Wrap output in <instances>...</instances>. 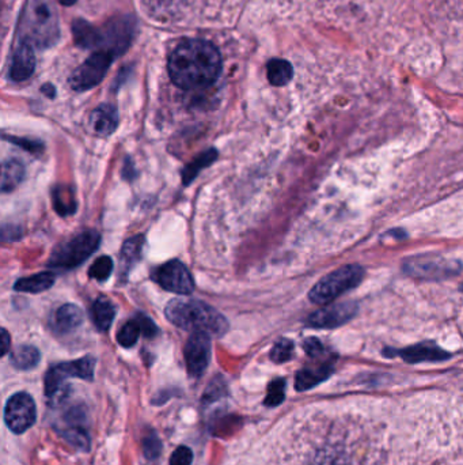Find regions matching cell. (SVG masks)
I'll return each mask as SVG.
<instances>
[{
    "instance_id": "4",
    "label": "cell",
    "mask_w": 463,
    "mask_h": 465,
    "mask_svg": "<svg viewBox=\"0 0 463 465\" xmlns=\"http://www.w3.org/2000/svg\"><path fill=\"white\" fill-rule=\"evenodd\" d=\"M100 233L94 230L83 231L63 242L52 253L49 266L52 268L72 269L81 266L100 247Z\"/></svg>"
},
{
    "instance_id": "33",
    "label": "cell",
    "mask_w": 463,
    "mask_h": 465,
    "mask_svg": "<svg viewBox=\"0 0 463 465\" xmlns=\"http://www.w3.org/2000/svg\"><path fill=\"white\" fill-rule=\"evenodd\" d=\"M304 348L310 356H318L323 353V343L315 339V337H310V339L304 340Z\"/></svg>"
},
{
    "instance_id": "25",
    "label": "cell",
    "mask_w": 463,
    "mask_h": 465,
    "mask_svg": "<svg viewBox=\"0 0 463 465\" xmlns=\"http://www.w3.org/2000/svg\"><path fill=\"white\" fill-rule=\"evenodd\" d=\"M73 37H75L76 44L83 46V48H92L97 45L100 41V34L92 24H86L83 21H78L73 24Z\"/></svg>"
},
{
    "instance_id": "3",
    "label": "cell",
    "mask_w": 463,
    "mask_h": 465,
    "mask_svg": "<svg viewBox=\"0 0 463 465\" xmlns=\"http://www.w3.org/2000/svg\"><path fill=\"white\" fill-rule=\"evenodd\" d=\"M364 269L361 266H344L331 272L320 280L309 293L310 301L315 305L331 304L342 294L361 285Z\"/></svg>"
},
{
    "instance_id": "17",
    "label": "cell",
    "mask_w": 463,
    "mask_h": 465,
    "mask_svg": "<svg viewBox=\"0 0 463 465\" xmlns=\"http://www.w3.org/2000/svg\"><path fill=\"white\" fill-rule=\"evenodd\" d=\"M56 282V276L52 272H40V274L33 275V276L24 277L15 283L14 288L21 293H43L49 290Z\"/></svg>"
},
{
    "instance_id": "9",
    "label": "cell",
    "mask_w": 463,
    "mask_h": 465,
    "mask_svg": "<svg viewBox=\"0 0 463 465\" xmlns=\"http://www.w3.org/2000/svg\"><path fill=\"white\" fill-rule=\"evenodd\" d=\"M95 359L92 356H84L78 361L67 362L57 364L49 370L45 378V389L48 396H53L59 392L63 381L68 377H79L83 380H92L94 377Z\"/></svg>"
},
{
    "instance_id": "6",
    "label": "cell",
    "mask_w": 463,
    "mask_h": 465,
    "mask_svg": "<svg viewBox=\"0 0 463 465\" xmlns=\"http://www.w3.org/2000/svg\"><path fill=\"white\" fill-rule=\"evenodd\" d=\"M111 60L113 57H111V52H98V53L92 54L71 75V87L76 92H84V90L97 86L108 73Z\"/></svg>"
},
{
    "instance_id": "34",
    "label": "cell",
    "mask_w": 463,
    "mask_h": 465,
    "mask_svg": "<svg viewBox=\"0 0 463 465\" xmlns=\"http://www.w3.org/2000/svg\"><path fill=\"white\" fill-rule=\"evenodd\" d=\"M10 348V334H8L7 329H2V355L5 356L8 353Z\"/></svg>"
},
{
    "instance_id": "19",
    "label": "cell",
    "mask_w": 463,
    "mask_h": 465,
    "mask_svg": "<svg viewBox=\"0 0 463 465\" xmlns=\"http://www.w3.org/2000/svg\"><path fill=\"white\" fill-rule=\"evenodd\" d=\"M144 241H146L144 236H140V234H139V236L127 239V241L124 242V245H122L121 253H120V255H121V266L124 275L128 274V272L130 271V268H132V266L140 260L141 252H143L144 247Z\"/></svg>"
},
{
    "instance_id": "36",
    "label": "cell",
    "mask_w": 463,
    "mask_h": 465,
    "mask_svg": "<svg viewBox=\"0 0 463 465\" xmlns=\"http://www.w3.org/2000/svg\"><path fill=\"white\" fill-rule=\"evenodd\" d=\"M57 2H59L60 5H72L73 3L76 2V0H57Z\"/></svg>"
},
{
    "instance_id": "13",
    "label": "cell",
    "mask_w": 463,
    "mask_h": 465,
    "mask_svg": "<svg viewBox=\"0 0 463 465\" xmlns=\"http://www.w3.org/2000/svg\"><path fill=\"white\" fill-rule=\"evenodd\" d=\"M119 125V111L111 103H102L90 116V127L101 136H109Z\"/></svg>"
},
{
    "instance_id": "2",
    "label": "cell",
    "mask_w": 463,
    "mask_h": 465,
    "mask_svg": "<svg viewBox=\"0 0 463 465\" xmlns=\"http://www.w3.org/2000/svg\"><path fill=\"white\" fill-rule=\"evenodd\" d=\"M166 317L185 331L206 332L222 336L228 329L227 318L211 305L198 299L174 298L166 305Z\"/></svg>"
},
{
    "instance_id": "18",
    "label": "cell",
    "mask_w": 463,
    "mask_h": 465,
    "mask_svg": "<svg viewBox=\"0 0 463 465\" xmlns=\"http://www.w3.org/2000/svg\"><path fill=\"white\" fill-rule=\"evenodd\" d=\"M116 315V307L111 304V299L101 296L94 302L92 307V317L95 326L100 331L105 332L111 328Z\"/></svg>"
},
{
    "instance_id": "7",
    "label": "cell",
    "mask_w": 463,
    "mask_h": 465,
    "mask_svg": "<svg viewBox=\"0 0 463 465\" xmlns=\"http://www.w3.org/2000/svg\"><path fill=\"white\" fill-rule=\"evenodd\" d=\"M152 280L170 293L188 295L195 290V282L189 269L178 260H171L155 269Z\"/></svg>"
},
{
    "instance_id": "15",
    "label": "cell",
    "mask_w": 463,
    "mask_h": 465,
    "mask_svg": "<svg viewBox=\"0 0 463 465\" xmlns=\"http://www.w3.org/2000/svg\"><path fill=\"white\" fill-rule=\"evenodd\" d=\"M84 315L81 307L76 305H63L57 312L54 313L53 326L56 331L62 334L73 331L83 323Z\"/></svg>"
},
{
    "instance_id": "27",
    "label": "cell",
    "mask_w": 463,
    "mask_h": 465,
    "mask_svg": "<svg viewBox=\"0 0 463 465\" xmlns=\"http://www.w3.org/2000/svg\"><path fill=\"white\" fill-rule=\"evenodd\" d=\"M113 272V260L109 256H101L89 269V276L98 282H105Z\"/></svg>"
},
{
    "instance_id": "21",
    "label": "cell",
    "mask_w": 463,
    "mask_h": 465,
    "mask_svg": "<svg viewBox=\"0 0 463 465\" xmlns=\"http://www.w3.org/2000/svg\"><path fill=\"white\" fill-rule=\"evenodd\" d=\"M217 160V151L215 149L207 150V151L198 155L192 162L185 166L184 171H182V182H184V185H189L200 174L203 169H206L207 166L211 165Z\"/></svg>"
},
{
    "instance_id": "1",
    "label": "cell",
    "mask_w": 463,
    "mask_h": 465,
    "mask_svg": "<svg viewBox=\"0 0 463 465\" xmlns=\"http://www.w3.org/2000/svg\"><path fill=\"white\" fill-rule=\"evenodd\" d=\"M171 81L181 89L193 90L214 83L222 73L217 46L204 40H187L169 57Z\"/></svg>"
},
{
    "instance_id": "5",
    "label": "cell",
    "mask_w": 463,
    "mask_h": 465,
    "mask_svg": "<svg viewBox=\"0 0 463 465\" xmlns=\"http://www.w3.org/2000/svg\"><path fill=\"white\" fill-rule=\"evenodd\" d=\"M405 274L426 280H442L456 276L462 266L453 258L438 255H419L407 258L404 263Z\"/></svg>"
},
{
    "instance_id": "8",
    "label": "cell",
    "mask_w": 463,
    "mask_h": 465,
    "mask_svg": "<svg viewBox=\"0 0 463 465\" xmlns=\"http://www.w3.org/2000/svg\"><path fill=\"white\" fill-rule=\"evenodd\" d=\"M5 421L15 434H22L35 421L34 400L24 392L14 394L5 407Z\"/></svg>"
},
{
    "instance_id": "16",
    "label": "cell",
    "mask_w": 463,
    "mask_h": 465,
    "mask_svg": "<svg viewBox=\"0 0 463 465\" xmlns=\"http://www.w3.org/2000/svg\"><path fill=\"white\" fill-rule=\"evenodd\" d=\"M52 200H53V208L57 214L62 217L72 215L78 208L75 192L68 185H57L52 190Z\"/></svg>"
},
{
    "instance_id": "35",
    "label": "cell",
    "mask_w": 463,
    "mask_h": 465,
    "mask_svg": "<svg viewBox=\"0 0 463 465\" xmlns=\"http://www.w3.org/2000/svg\"><path fill=\"white\" fill-rule=\"evenodd\" d=\"M41 92L48 95L49 98H53L54 94H56V92H54V87L52 86V84H45V86L41 89Z\"/></svg>"
},
{
    "instance_id": "14",
    "label": "cell",
    "mask_w": 463,
    "mask_h": 465,
    "mask_svg": "<svg viewBox=\"0 0 463 465\" xmlns=\"http://www.w3.org/2000/svg\"><path fill=\"white\" fill-rule=\"evenodd\" d=\"M399 354L410 363L423 361H442L450 356V354L446 353L432 342H424L412 345V347L404 348V350L399 351Z\"/></svg>"
},
{
    "instance_id": "31",
    "label": "cell",
    "mask_w": 463,
    "mask_h": 465,
    "mask_svg": "<svg viewBox=\"0 0 463 465\" xmlns=\"http://www.w3.org/2000/svg\"><path fill=\"white\" fill-rule=\"evenodd\" d=\"M283 394H285V381H275V383L271 385L268 402H272V404H277V402H280V400L283 399Z\"/></svg>"
},
{
    "instance_id": "23",
    "label": "cell",
    "mask_w": 463,
    "mask_h": 465,
    "mask_svg": "<svg viewBox=\"0 0 463 465\" xmlns=\"http://www.w3.org/2000/svg\"><path fill=\"white\" fill-rule=\"evenodd\" d=\"M11 362L16 369H33L40 362V351L33 345H19L11 353Z\"/></svg>"
},
{
    "instance_id": "20",
    "label": "cell",
    "mask_w": 463,
    "mask_h": 465,
    "mask_svg": "<svg viewBox=\"0 0 463 465\" xmlns=\"http://www.w3.org/2000/svg\"><path fill=\"white\" fill-rule=\"evenodd\" d=\"M24 179V166L21 160H8L3 163L2 168V190L11 192L15 189Z\"/></svg>"
},
{
    "instance_id": "11",
    "label": "cell",
    "mask_w": 463,
    "mask_h": 465,
    "mask_svg": "<svg viewBox=\"0 0 463 465\" xmlns=\"http://www.w3.org/2000/svg\"><path fill=\"white\" fill-rule=\"evenodd\" d=\"M211 358V339L206 332H193L185 345L188 370L193 377H200Z\"/></svg>"
},
{
    "instance_id": "12",
    "label": "cell",
    "mask_w": 463,
    "mask_h": 465,
    "mask_svg": "<svg viewBox=\"0 0 463 465\" xmlns=\"http://www.w3.org/2000/svg\"><path fill=\"white\" fill-rule=\"evenodd\" d=\"M35 56L32 45L26 41L16 48L11 62L10 76L14 82H24L34 73Z\"/></svg>"
},
{
    "instance_id": "22",
    "label": "cell",
    "mask_w": 463,
    "mask_h": 465,
    "mask_svg": "<svg viewBox=\"0 0 463 465\" xmlns=\"http://www.w3.org/2000/svg\"><path fill=\"white\" fill-rule=\"evenodd\" d=\"M266 73L274 86H285L293 79L294 68L287 60L274 59L266 65Z\"/></svg>"
},
{
    "instance_id": "26",
    "label": "cell",
    "mask_w": 463,
    "mask_h": 465,
    "mask_svg": "<svg viewBox=\"0 0 463 465\" xmlns=\"http://www.w3.org/2000/svg\"><path fill=\"white\" fill-rule=\"evenodd\" d=\"M140 334H143L141 332L140 321H139L138 317L133 318V320L128 321L120 328L119 334H117V342L122 347H132L138 342Z\"/></svg>"
},
{
    "instance_id": "28",
    "label": "cell",
    "mask_w": 463,
    "mask_h": 465,
    "mask_svg": "<svg viewBox=\"0 0 463 465\" xmlns=\"http://www.w3.org/2000/svg\"><path fill=\"white\" fill-rule=\"evenodd\" d=\"M294 343L288 339H282L272 348L271 358L276 363L290 361L293 358Z\"/></svg>"
},
{
    "instance_id": "30",
    "label": "cell",
    "mask_w": 463,
    "mask_h": 465,
    "mask_svg": "<svg viewBox=\"0 0 463 465\" xmlns=\"http://www.w3.org/2000/svg\"><path fill=\"white\" fill-rule=\"evenodd\" d=\"M192 459V451L185 446H181L174 451L173 457H171V465H190Z\"/></svg>"
},
{
    "instance_id": "10",
    "label": "cell",
    "mask_w": 463,
    "mask_h": 465,
    "mask_svg": "<svg viewBox=\"0 0 463 465\" xmlns=\"http://www.w3.org/2000/svg\"><path fill=\"white\" fill-rule=\"evenodd\" d=\"M358 313V305L353 302L331 305L317 310L307 318V325L313 328L334 329L352 320Z\"/></svg>"
},
{
    "instance_id": "24",
    "label": "cell",
    "mask_w": 463,
    "mask_h": 465,
    "mask_svg": "<svg viewBox=\"0 0 463 465\" xmlns=\"http://www.w3.org/2000/svg\"><path fill=\"white\" fill-rule=\"evenodd\" d=\"M331 372L332 367L328 366V364L318 367V369L302 370L301 373H298V377H296V388L301 389V391L302 389L312 388L315 383L325 380L331 374Z\"/></svg>"
},
{
    "instance_id": "32",
    "label": "cell",
    "mask_w": 463,
    "mask_h": 465,
    "mask_svg": "<svg viewBox=\"0 0 463 465\" xmlns=\"http://www.w3.org/2000/svg\"><path fill=\"white\" fill-rule=\"evenodd\" d=\"M136 317L140 321L141 332H143L144 336L152 337L158 334L157 325L152 323L151 318H149L144 315H138Z\"/></svg>"
},
{
    "instance_id": "29",
    "label": "cell",
    "mask_w": 463,
    "mask_h": 465,
    "mask_svg": "<svg viewBox=\"0 0 463 465\" xmlns=\"http://www.w3.org/2000/svg\"><path fill=\"white\" fill-rule=\"evenodd\" d=\"M11 143L15 144V146L21 147V149L26 150V151L32 152V154H41L43 151V144L41 141L32 140V139H24V138H5Z\"/></svg>"
}]
</instances>
